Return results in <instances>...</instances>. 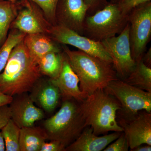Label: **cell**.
Returning <instances> with one entry per match:
<instances>
[{
	"label": "cell",
	"mask_w": 151,
	"mask_h": 151,
	"mask_svg": "<svg viewBox=\"0 0 151 151\" xmlns=\"http://www.w3.org/2000/svg\"><path fill=\"white\" fill-rule=\"evenodd\" d=\"M11 119V114L8 105L0 107V130L7 124Z\"/></svg>",
	"instance_id": "obj_29"
},
{
	"label": "cell",
	"mask_w": 151,
	"mask_h": 151,
	"mask_svg": "<svg viewBox=\"0 0 151 151\" xmlns=\"http://www.w3.org/2000/svg\"><path fill=\"white\" fill-rule=\"evenodd\" d=\"M48 35L57 43L71 45L87 54L112 63L101 42L94 41L64 26H52Z\"/></svg>",
	"instance_id": "obj_9"
},
{
	"label": "cell",
	"mask_w": 151,
	"mask_h": 151,
	"mask_svg": "<svg viewBox=\"0 0 151 151\" xmlns=\"http://www.w3.org/2000/svg\"><path fill=\"white\" fill-rule=\"evenodd\" d=\"M36 4L52 25L56 24V10L59 0H29Z\"/></svg>",
	"instance_id": "obj_24"
},
{
	"label": "cell",
	"mask_w": 151,
	"mask_h": 151,
	"mask_svg": "<svg viewBox=\"0 0 151 151\" xmlns=\"http://www.w3.org/2000/svg\"><path fill=\"white\" fill-rule=\"evenodd\" d=\"M22 4V8L19 9L10 29H16L26 35H48L52 25L47 20L41 9L29 0H25Z\"/></svg>",
	"instance_id": "obj_11"
},
{
	"label": "cell",
	"mask_w": 151,
	"mask_h": 151,
	"mask_svg": "<svg viewBox=\"0 0 151 151\" xmlns=\"http://www.w3.org/2000/svg\"><path fill=\"white\" fill-rule=\"evenodd\" d=\"M78 103L86 127H91L95 135L123 132L117 121L121 104L104 89H97Z\"/></svg>",
	"instance_id": "obj_3"
},
{
	"label": "cell",
	"mask_w": 151,
	"mask_h": 151,
	"mask_svg": "<svg viewBox=\"0 0 151 151\" xmlns=\"http://www.w3.org/2000/svg\"><path fill=\"white\" fill-rule=\"evenodd\" d=\"M47 140L43 128L32 127L22 128L20 134V151H40L43 143Z\"/></svg>",
	"instance_id": "obj_18"
},
{
	"label": "cell",
	"mask_w": 151,
	"mask_h": 151,
	"mask_svg": "<svg viewBox=\"0 0 151 151\" xmlns=\"http://www.w3.org/2000/svg\"><path fill=\"white\" fill-rule=\"evenodd\" d=\"M128 23L127 15L123 14L116 4L109 2L102 9L86 16L83 35L101 42L121 33Z\"/></svg>",
	"instance_id": "obj_5"
},
{
	"label": "cell",
	"mask_w": 151,
	"mask_h": 151,
	"mask_svg": "<svg viewBox=\"0 0 151 151\" xmlns=\"http://www.w3.org/2000/svg\"><path fill=\"white\" fill-rule=\"evenodd\" d=\"M117 121L131 151L143 144L151 146V113L142 110L129 118L117 117Z\"/></svg>",
	"instance_id": "obj_10"
},
{
	"label": "cell",
	"mask_w": 151,
	"mask_h": 151,
	"mask_svg": "<svg viewBox=\"0 0 151 151\" xmlns=\"http://www.w3.org/2000/svg\"><path fill=\"white\" fill-rule=\"evenodd\" d=\"M23 41L30 54L38 63L42 57L49 52H62L58 43L46 34L26 35Z\"/></svg>",
	"instance_id": "obj_17"
},
{
	"label": "cell",
	"mask_w": 151,
	"mask_h": 151,
	"mask_svg": "<svg viewBox=\"0 0 151 151\" xmlns=\"http://www.w3.org/2000/svg\"><path fill=\"white\" fill-rule=\"evenodd\" d=\"M63 51L78 76L79 88L86 97L97 89H104L108 83L118 78L112 63L81 50H72L62 45Z\"/></svg>",
	"instance_id": "obj_2"
},
{
	"label": "cell",
	"mask_w": 151,
	"mask_h": 151,
	"mask_svg": "<svg viewBox=\"0 0 151 151\" xmlns=\"http://www.w3.org/2000/svg\"><path fill=\"white\" fill-rule=\"evenodd\" d=\"M144 64L151 68V48L150 47L143 55L142 59Z\"/></svg>",
	"instance_id": "obj_31"
},
{
	"label": "cell",
	"mask_w": 151,
	"mask_h": 151,
	"mask_svg": "<svg viewBox=\"0 0 151 151\" xmlns=\"http://www.w3.org/2000/svg\"><path fill=\"white\" fill-rule=\"evenodd\" d=\"M13 97L9 105L11 119L20 129L32 127L35 122L44 118L43 110L35 105L27 93L17 94Z\"/></svg>",
	"instance_id": "obj_13"
},
{
	"label": "cell",
	"mask_w": 151,
	"mask_h": 151,
	"mask_svg": "<svg viewBox=\"0 0 151 151\" xmlns=\"http://www.w3.org/2000/svg\"><path fill=\"white\" fill-rule=\"evenodd\" d=\"M42 76L23 40L12 50L0 74V92L12 97L30 92Z\"/></svg>",
	"instance_id": "obj_1"
},
{
	"label": "cell",
	"mask_w": 151,
	"mask_h": 151,
	"mask_svg": "<svg viewBox=\"0 0 151 151\" xmlns=\"http://www.w3.org/2000/svg\"><path fill=\"white\" fill-rule=\"evenodd\" d=\"M104 90L115 97L121 105L117 117L127 118L139 111L151 113V92L128 84L119 78L110 81Z\"/></svg>",
	"instance_id": "obj_6"
},
{
	"label": "cell",
	"mask_w": 151,
	"mask_h": 151,
	"mask_svg": "<svg viewBox=\"0 0 151 151\" xmlns=\"http://www.w3.org/2000/svg\"><path fill=\"white\" fill-rule=\"evenodd\" d=\"M63 51V50H62ZM64 52H49L42 57L38 61V66L42 75L55 79L58 76L63 61Z\"/></svg>",
	"instance_id": "obj_21"
},
{
	"label": "cell",
	"mask_w": 151,
	"mask_h": 151,
	"mask_svg": "<svg viewBox=\"0 0 151 151\" xmlns=\"http://www.w3.org/2000/svg\"><path fill=\"white\" fill-rule=\"evenodd\" d=\"M87 8V15H92L108 4V0H84Z\"/></svg>",
	"instance_id": "obj_27"
},
{
	"label": "cell",
	"mask_w": 151,
	"mask_h": 151,
	"mask_svg": "<svg viewBox=\"0 0 151 151\" xmlns=\"http://www.w3.org/2000/svg\"><path fill=\"white\" fill-rule=\"evenodd\" d=\"M50 141L49 142L43 143L40 151H65V147L58 141Z\"/></svg>",
	"instance_id": "obj_28"
},
{
	"label": "cell",
	"mask_w": 151,
	"mask_h": 151,
	"mask_svg": "<svg viewBox=\"0 0 151 151\" xmlns=\"http://www.w3.org/2000/svg\"><path fill=\"white\" fill-rule=\"evenodd\" d=\"M129 149V143L123 132L119 137L109 144L103 151H128Z\"/></svg>",
	"instance_id": "obj_26"
},
{
	"label": "cell",
	"mask_w": 151,
	"mask_h": 151,
	"mask_svg": "<svg viewBox=\"0 0 151 151\" xmlns=\"http://www.w3.org/2000/svg\"><path fill=\"white\" fill-rule=\"evenodd\" d=\"M129 40L132 58L142 60L151 36V1L142 4L128 14Z\"/></svg>",
	"instance_id": "obj_7"
},
{
	"label": "cell",
	"mask_w": 151,
	"mask_h": 151,
	"mask_svg": "<svg viewBox=\"0 0 151 151\" xmlns=\"http://www.w3.org/2000/svg\"><path fill=\"white\" fill-rule=\"evenodd\" d=\"M132 151H151V146L147 144H143L133 149Z\"/></svg>",
	"instance_id": "obj_32"
},
{
	"label": "cell",
	"mask_w": 151,
	"mask_h": 151,
	"mask_svg": "<svg viewBox=\"0 0 151 151\" xmlns=\"http://www.w3.org/2000/svg\"><path fill=\"white\" fill-rule=\"evenodd\" d=\"M87 12L84 0H59L56 10V24L83 35Z\"/></svg>",
	"instance_id": "obj_12"
},
{
	"label": "cell",
	"mask_w": 151,
	"mask_h": 151,
	"mask_svg": "<svg viewBox=\"0 0 151 151\" xmlns=\"http://www.w3.org/2000/svg\"><path fill=\"white\" fill-rule=\"evenodd\" d=\"M122 132H113L100 136L95 135L91 127H86L73 143L65 148V151H103L116 139Z\"/></svg>",
	"instance_id": "obj_16"
},
{
	"label": "cell",
	"mask_w": 151,
	"mask_h": 151,
	"mask_svg": "<svg viewBox=\"0 0 151 151\" xmlns=\"http://www.w3.org/2000/svg\"><path fill=\"white\" fill-rule=\"evenodd\" d=\"M4 1V0H0V1ZM6 1H10L13 2H16L17 0H6Z\"/></svg>",
	"instance_id": "obj_34"
},
{
	"label": "cell",
	"mask_w": 151,
	"mask_h": 151,
	"mask_svg": "<svg viewBox=\"0 0 151 151\" xmlns=\"http://www.w3.org/2000/svg\"><path fill=\"white\" fill-rule=\"evenodd\" d=\"M150 1L151 0H111L110 2L116 4L121 12L127 16L136 7Z\"/></svg>",
	"instance_id": "obj_25"
},
{
	"label": "cell",
	"mask_w": 151,
	"mask_h": 151,
	"mask_svg": "<svg viewBox=\"0 0 151 151\" xmlns=\"http://www.w3.org/2000/svg\"><path fill=\"white\" fill-rule=\"evenodd\" d=\"M21 129L12 119L1 129L5 144L6 151H20L19 139Z\"/></svg>",
	"instance_id": "obj_23"
},
{
	"label": "cell",
	"mask_w": 151,
	"mask_h": 151,
	"mask_svg": "<svg viewBox=\"0 0 151 151\" xmlns=\"http://www.w3.org/2000/svg\"><path fill=\"white\" fill-rule=\"evenodd\" d=\"M30 92L29 97L34 103L49 113L54 111L61 97L58 87L49 78H40Z\"/></svg>",
	"instance_id": "obj_15"
},
{
	"label": "cell",
	"mask_w": 151,
	"mask_h": 151,
	"mask_svg": "<svg viewBox=\"0 0 151 151\" xmlns=\"http://www.w3.org/2000/svg\"><path fill=\"white\" fill-rule=\"evenodd\" d=\"M18 8L16 2L0 1V47L7 38L11 24L18 13Z\"/></svg>",
	"instance_id": "obj_19"
},
{
	"label": "cell",
	"mask_w": 151,
	"mask_h": 151,
	"mask_svg": "<svg viewBox=\"0 0 151 151\" xmlns=\"http://www.w3.org/2000/svg\"><path fill=\"white\" fill-rule=\"evenodd\" d=\"M86 127L79 103L74 99L63 100L59 111L43 124L47 140L58 141L65 148L73 143Z\"/></svg>",
	"instance_id": "obj_4"
},
{
	"label": "cell",
	"mask_w": 151,
	"mask_h": 151,
	"mask_svg": "<svg viewBox=\"0 0 151 151\" xmlns=\"http://www.w3.org/2000/svg\"><path fill=\"white\" fill-rule=\"evenodd\" d=\"M59 89L63 101L74 99L81 103L86 97L79 88V80L64 52L62 68L58 76L50 79Z\"/></svg>",
	"instance_id": "obj_14"
},
{
	"label": "cell",
	"mask_w": 151,
	"mask_h": 151,
	"mask_svg": "<svg viewBox=\"0 0 151 151\" xmlns=\"http://www.w3.org/2000/svg\"><path fill=\"white\" fill-rule=\"evenodd\" d=\"M13 97L9 96L0 92V107L5 105H9L13 100Z\"/></svg>",
	"instance_id": "obj_30"
},
{
	"label": "cell",
	"mask_w": 151,
	"mask_h": 151,
	"mask_svg": "<svg viewBox=\"0 0 151 151\" xmlns=\"http://www.w3.org/2000/svg\"><path fill=\"white\" fill-rule=\"evenodd\" d=\"M26 35L18 30L11 29L6 41L0 47V74L5 67L12 50L23 40Z\"/></svg>",
	"instance_id": "obj_22"
},
{
	"label": "cell",
	"mask_w": 151,
	"mask_h": 151,
	"mask_svg": "<svg viewBox=\"0 0 151 151\" xmlns=\"http://www.w3.org/2000/svg\"><path fill=\"white\" fill-rule=\"evenodd\" d=\"M124 81L150 92H151V68L146 66L142 60L136 63L135 67Z\"/></svg>",
	"instance_id": "obj_20"
},
{
	"label": "cell",
	"mask_w": 151,
	"mask_h": 151,
	"mask_svg": "<svg viewBox=\"0 0 151 151\" xmlns=\"http://www.w3.org/2000/svg\"><path fill=\"white\" fill-rule=\"evenodd\" d=\"M129 23L121 33L101 42L111 57L112 65L117 76L125 79L136 65L132 57L129 40Z\"/></svg>",
	"instance_id": "obj_8"
},
{
	"label": "cell",
	"mask_w": 151,
	"mask_h": 151,
	"mask_svg": "<svg viewBox=\"0 0 151 151\" xmlns=\"http://www.w3.org/2000/svg\"><path fill=\"white\" fill-rule=\"evenodd\" d=\"M6 151L5 144L1 132H0V151Z\"/></svg>",
	"instance_id": "obj_33"
}]
</instances>
